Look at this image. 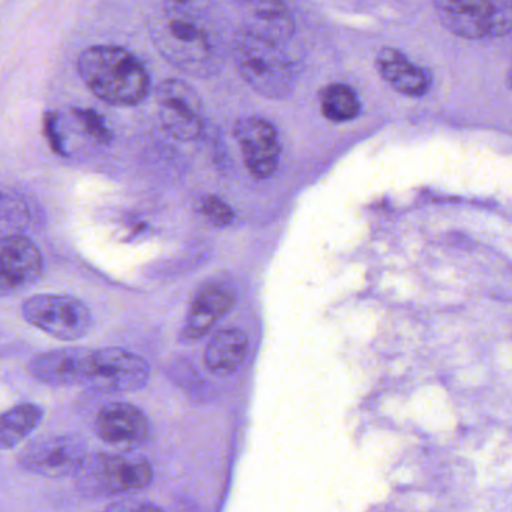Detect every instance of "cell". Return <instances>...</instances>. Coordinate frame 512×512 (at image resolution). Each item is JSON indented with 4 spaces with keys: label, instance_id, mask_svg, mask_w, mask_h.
Here are the masks:
<instances>
[{
    "label": "cell",
    "instance_id": "1",
    "mask_svg": "<svg viewBox=\"0 0 512 512\" xmlns=\"http://www.w3.org/2000/svg\"><path fill=\"white\" fill-rule=\"evenodd\" d=\"M161 55L200 79L215 76L226 59V28L212 0H164L151 23Z\"/></svg>",
    "mask_w": 512,
    "mask_h": 512
},
{
    "label": "cell",
    "instance_id": "2",
    "mask_svg": "<svg viewBox=\"0 0 512 512\" xmlns=\"http://www.w3.org/2000/svg\"><path fill=\"white\" fill-rule=\"evenodd\" d=\"M79 74L92 94L110 106L131 107L149 94L151 80L136 56L121 47L95 46L79 58Z\"/></svg>",
    "mask_w": 512,
    "mask_h": 512
},
{
    "label": "cell",
    "instance_id": "3",
    "mask_svg": "<svg viewBox=\"0 0 512 512\" xmlns=\"http://www.w3.org/2000/svg\"><path fill=\"white\" fill-rule=\"evenodd\" d=\"M233 56L242 79L268 100H284L295 88V68L281 43L244 31L235 38Z\"/></svg>",
    "mask_w": 512,
    "mask_h": 512
},
{
    "label": "cell",
    "instance_id": "4",
    "mask_svg": "<svg viewBox=\"0 0 512 512\" xmlns=\"http://www.w3.org/2000/svg\"><path fill=\"white\" fill-rule=\"evenodd\" d=\"M77 479L86 496H115L145 490L154 481V470L142 455L100 454L88 458Z\"/></svg>",
    "mask_w": 512,
    "mask_h": 512
},
{
    "label": "cell",
    "instance_id": "5",
    "mask_svg": "<svg viewBox=\"0 0 512 512\" xmlns=\"http://www.w3.org/2000/svg\"><path fill=\"white\" fill-rule=\"evenodd\" d=\"M26 322L52 335L56 340L77 341L91 334L94 316L85 302L70 295L40 293L23 304Z\"/></svg>",
    "mask_w": 512,
    "mask_h": 512
},
{
    "label": "cell",
    "instance_id": "6",
    "mask_svg": "<svg viewBox=\"0 0 512 512\" xmlns=\"http://www.w3.org/2000/svg\"><path fill=\"white\" fill-rule=\"evenodd\" d=\"M85 440L76 434H50L29 443L19 457V464L26 472L47 478H65L77 475L85 466Z\"/></svg>",
    "mask_w": 512,
    "mask_h": 512
},
{
    "label": "cell",
    "instance_id": "7",
    "mask_svg": "<svg viewBox=\"0 0 512 512\" xmlns=\"http://www.w3.org/2000/svg\"><path fill=\"white\" fill-rule=\"evenodd\" d=\"M158 110L164 130L179 142H194L205 131L202 100L193 86L184 80L161 83L157 92Z\"/></svg>",
    "mask_w": 512,
    "mask_h": 512
},
{
    "label": "cell",
    "instance_id": "8",
    "mask_svg": "<svg viewBox=\"0 0 512 512\" xmlns=\"http://www.w3.org/2000/svg\"><path fill=\"white\" fill-rule=\"evenodd\" d=\"M32 376L46 385L95 388L100 371V352L85 347H67L41 353L29 365Z\"/></svg>",
    "mask_w": 512,
    "mask_h": 512
},
{
    "label": "cell",
    "instance_id": "9",
    "mask_svg": "<svg viewBox=\"0 0 512 512\" xmlns=\"http://www.w3.org/2000/svg\"><path fill=\"white\" fill-rule=\"evenodd\" d=\"M235 139L241 148L245 166L256 179H268L280 164V137L277 128L266 119L247 116L235 125Z\"/></svg>",
    "mask_w": 512,
    "mask_h": 512
},
{
    "label": "cell",
    "instance_id": "10",
    "mask_svg": "<svg viewBox=\"0 0 512 512\" xmlns=\"http://www.w3.org/2000/svg\"><path fill=\"white\" fill-rule=\"evenodd\" d=\"M149 421L145 413L130 403L106 404L98 412L95 433L103 442L119 449H134L149 439Z\"/></svg>",
    "mask_w": 512,
    "mask_h": 512
},
{
    "label": "cell",
    "instance_id": "11",
    "mask_svg": "<svg viewBox=\"0 0 512 512\" xmlns=\"http://www.w3.org/2000/svg\"><path fill=\"white\" fill-rule=\"evenodd\" d=\"M100 352V371L95 383L97 391L106 394L140 391L148 385L151 368L145 359L136 353L119 347L98 349Z\"/></svg>",
    "mask_w": 512,
    "mask_h": 512
},
{
    "label": "cell",
    "instance_id": "12",
    "mask_svg": "<svg viewBox=\"0 0 512 512\" xmlns=\"http://www.w3.org/2000/svg\"><path fill=\"white\" fill-rule=\"evenodd\" d=\"M43 259L37 245L26 236L10 235L2 239L0 293L4 296L31 286L40 278Z\"/></svg>",
    "mask_w": 512,
    "mask_h": 512
},
{
    "label": "cell",
    "instance_id": "13",
    "mask_svg": "<svg viewBox=\"0 0 512 512\" xmlns=\"http://www.w3.org/2000/svg\"><path fill=\"white\" fill-rule=\"evenodd\" d=\"M235 302L236 295L229 284L220 283V281L203 284L191 302L184 329H182V338L199 340L205 337L214 328L215 322L232 310Z\"/></svg>",
    "mask_w": 512,
    "mask_h": 512
},
{
    "label": "cell",
    "instance_id": "14",
    "mask_svg": "<svg viewBox=\"0 0 512 512\" xmlns=\"http://www.w3.org/2000/svg\"><path fill=\"white\" fill-rule=\"evenodd\" d=\"M437 16L452 34L469 40L491 35L490 0H433Z\"/></svg>",
    "mask_w": 512,
    "mask_h": 512
},
{
    "label": "cell",
    "instance_id": "15",
    "mask_svg": "<svg viewBox=\"0 0 512 512\" xmlns=\"http://www.w3.org/2000/svg\"><path fill=\"white\" fill-rule=\"evenodd\" d=\"M245 31L283 43L295 34V20L284 0H244Z\"/></svg>",
    "mask_w": 512,
    "mask_h": 512
},
{
    "label": "cell",
    "instance_id": "16",
    "mask_svg": "<svg viewBox=\"0 0 512 512\" xmlns=\"http://www.w3.org/2000/svg\"><path fill=\"white\" fill-rule=\"evenodd\" d=\"M377 70L380 76L400 94L407 97H421L430 88L427 71L416 67L403 53L395 49H383L377 55Z\"/></svg>",
    "mask_w": 512,
    "mask_h": 512
},
{
    "label": "cell",
    "instance_id": "17",
    "mask_svg": "<svg viewBox=\"0 0 512 512\" xmlns=\"http://www.w3.org/2000/svg\"><path fill=\"white\" fill-rule=\"evenodd\" d=\"M247 349L248 338L241 329H221L206 346V367L217 376L235 373L244 364Z\"/></svg>",
    "mask_w": 512,
    "mask_h": 512
},
{
    "label": "cell",
    "instance_id": "18",
    "mask_svg": "<svg viewBox=\"0 0 512 512\" xmlns=\"http://www.w3.org/2000/svg\"><path fill=\"white\" fill-rule=\"evenodd\" d=\"M44 412L35 404H20L2 415L0 446L4 451L16 448L43 421Z\"/></svg>",
    "mask_w": 512,
    "mask_h": 512
},
{
    "label": "cell",
    "instance_id": "19",
    "mask_svg": "<svg viewBox=\"0 0 512 512\" xmlns=\"http://www.w3.org/2000/svg\"><path fill=\"white\" fill-rule=\"evenodd\" d=\"M323 116L332 122L352 121L358 116L359 100L355 91L347 85H331L320 100Z\"/></svg>",
    "mask_w": 512,
    "mask_h": 512
},
{
    "label": "cell",
    "instance_id": "20",
    "mask_svg": "<svg viewBox=\"0 0 512 512\" xmlns=\"http://www.w3.org/2000/svg\"><path fill=\"white\" fill-rule=\"evenodd\" d=\"M74 115H76L77 121L82 124V127L85 128L86 133H88L92 139H95L100 143L112 142V131H110V128L107 127L104 119L101 118L98 113H95L94 110L77 109L74 110Z\"/></svg>",
    "mask_w": 512,
    "mask_h": 512
},
{
    "label": "cell",
    "instance_id": "21",
    "mask_svg": "<svg viewBox=\"0 0 512 512\" xmlns=\"http://www.w3.org/2000/svg\"><path fill=\"white\" fill-rule=\"evenodd\" d=\"M491 13V35L500 37L508 34L512 29V0H490Z\"/></svg>",
    "mask_w": 512,
    "mask_h": 512
},
{
    "label": "cell",
    "instance_id": "22",
    "mask_svg": "<svg viewBox=\"0 0 512 512\" xmlns=\"http://www.w3.org/2000/svg\"><path fill=\"white\" fill-rule=\"evenodd\" d=\"M203 214L209 218L214 226L227 227L235 220L232 208L220 197L209 196L202 203Z\"/></svg>",
    "mask_w": 512,
    "mask_h": 512
},
{
    "label": "cell",
    "instance_id": "23",
    "mask_svg": "<svg viewBox=\"0 0 512 512\" xmlns=\"http://www.w3.org/2000/svg\"><path fill=\"white\" fill-rule=\"evenodd\" d=\"M46 136L53 151L65 155L64 145H62L61 136H59L58 128H56L55 113H47L46 115Z\"/></svg>",
    "mask_w": 512,
    "mask_h": 512
},
{
    "label": "cell",
    "instance_id": "24",
    "mask_svg": "<svg viewBox=\"0 0 512 512\" xmlns=\"http://www.w3.org/2000/svg\"><path fill=\"white\" fill-rule=\"evenodd\" d=\"M509 82H511V86H512V68H511V73H509Z\"/></svg>",
    "mask_w": 512,
    "mask_h": 512
}]
</instances>
